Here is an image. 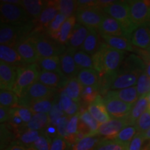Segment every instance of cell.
Wrapping results in <instances>:
<instances>
[{"label": "cell", "instance_id": "obj_52", "mask_svg": "<svg viewBox=\"0 0 150 150\" xmlns=\"http://www.w3.org/2000/svg\"><path fill=\"white\" fill-rule=\"evenodd\" d=\"M68 147V144L65 138L57 136L52 139L50 150H67Z\"/></svg>", "mask_w": 150, "mask_h": 150}, {"label": "cell", "instance_id": "obj_23", "mask_svg": "<svg viewBox=\"0 0 150 150\" xmlns=\"http://www.w3.org/2000/svg\"><path fill=\"white\" fill-rule=\"evenodd\" d=\"M101 36L104 40V42L110 47L122 52L135 51L134 46L133 45L129 37L109 36L105 35H101Z\"/></svg>", "mask_w": 150, "mask_h": 150}, {"label": "cell", "instance_id": "obj_44", "mask_svg": "<svg viewBox=\"0 0 150 150\" xmlns=\"http://www.w3.org/2000/svg\"><path fill=\"white\" fill-rule=\"evenodd\" d=\"M136 88L139 97L150 93V77L145 72L142 73L138 78Z\"/></svg>", "mask_w": 150, "mask_h": 150}, {"label": "cell", "instance_id": "obj_57", "mask_svg": "<svg viewBox=\"0 0 150 150\" xmlns=\"http://www.w3.org/2000/svg\"><path fill=\"white\" fill-rule=\"evenodd\" d=\"M79 108H80L79 103L74 102L72 106L70 107V108L65 112V115L69 117H72V116H74V115H76V114H77L78 112H79Z\"/></svg>", "mask_w": 150, "mask_h": 150}, {"label": "cell", "instance_id": "obj_18", "mask_svg": "<svg viewBox=\"0 0 150 150\" xmlns=\"http://www.w3.org/2000/svg\"><path fill=\"white\" fill-rule=\"evenodd\" d=\"M88 110L90 114L95 118L98 122L102 125L107 122L112 118L106 110V106L104 104V99L102 95H99L93 102L88 106Z\"/></svg>", "mask_w": 150, "mask_h": 150}, {"label": "cell", "instance_id": "obj_16", "mask_svg": "<svg viewBox=\"0 0 150 150\" xmlns=\"http://www.w3.org/2000/svg\"><path fill=\"white\" fill-rule=\"evenodd\" d=\"M74 50H76L67 47L65 53L60 56L61 72L69 79L76 77L80 71V69L77 67L73 57Z\"/></svg>", "mask_w": 150, "mask_h": 150}, {"label": "cell", "instance_id": "obj_61", "mask_svg": "<svg viewBox=\"0 0 150 150\" xmlns=\"http://www.w3.org/2000/svg\"><path fill=\"white\" fill-rule=\"evenodd\" d=\"M144 135V138H145V140H150V129L148 130L147 132L143 134Z\"/></svg>", "mask_w": 150, "mask_h": 150}, {"label": "cell", "instance_id": "obj_60", "mask_svg": "<svg viewBox=\"0 0 150 150\" xmlns=\"http://www.w3.org/2000/svg\"><path fill=\"white\" fill-rule=\"evenodd\" d=\"M1 1L4 3H8V4H18L20 5L21 4L22 1L20 0H1Z\"/></svg>", "mask_w": 150, "mask_h": 150}, {"label": "cell", "instance_id": "obj_4", "mask_svg": "<svg viewBox=\"0 0 150 150\" xmlns=\"http://www.w3.org/2000/svg\"><path fill=\"white\" fill-rule=\"evenodd\" d=\"M40 70L37 64H30L19 67L18 75L13 92L19 98L29 88L38 81Z\"/></svg>", "mask_w": 150, "mask_h": 150}, {"label": "cell", "instance_id": "obj_27", "mask_svg": "<svg viewBox=\"0 0 150 150\" xmlns=\"http://www.w3.org/2000/svg\"><path fill=\"white\" fill-rule=\"evenodd\" d=\"M148 108V99L147 95H143V96L139 97L138 101L135 103L132 108H131L130 112L127 116L128 119L129 125H136L137 120H138L144 112L147 111Z\"/></svg>", "mask_w": 150, "mask_h": 150}, {"label": "cell", "instance_id": "obj_22", "mask_svg": "<svg viewBox=\"0 0 150 150\" xmlns=\"http://www.w3.org/2000/svg\"><path fill=\"white\" fill-rule=\"evenodd\" d=\"M104 42L99 32H97L96 29H89L88 35L80 50L92 56L98 51Z\"/></svg>", "mask_w": 150, "mask_h": 150}, {"label": "cell", "instance_id": "obj_51", "mask_svg": "<svg viewBox=\"0 0 150 150\" xmlns=\"http://www.w3.org/2000/svg\"><path fill=\"white\" fill-rule=\"evenodd\" d=\"M73 102H73L72 99L67 95L64 90H63L59 95V104L60 108L65 112L70 108V106L72 105Z\"/></svg>", "mask_w": 150, "mask_h": 150}, {"label": "cell", "instance_id": "obj_49", "mask_svg": "<svg viewBox=\"0 0 150 150\" xmlns=\"http://www.w3.org/2000/svg\"><path fill=\"white\" fill-rule=\"evenodd\" d=\"M80 113L78 112L77 114L74 115L72 117H70L67 126V132L68 134V137L74 136L78 132L79 122ZM67 137V138H68ZM66 139V138H65Z\"/></svg>", "mask_w": 150, "mask_h": 150}, {"label": "cell", "instance_id": "obj_46", "mask_svg": "<svg viewBox=\"0 0 150 150\" xmlns=\"http://www.w3.org/2000/svg\"><path fill=\"white\" fill-rule=\"evenodd\" d=\"M11 112L19 116L25 124L29 123L33 115H34L29 108L24 107V106H18V107L11 108Z\"/></svg>", "mask_w": 150, "mask_h": 150}, {"label": "cell", "instance_id": "obj_24", "mask_svg": "<svg viewBox=\"0 0 150 150\" xmlns=\"http://www.w3.org/2000/svg\"><path fill=\"white\" fill-rule=\"evenodd\" d=\"M113 97L120 100L126 102L127 104L134 105L139 99L136 86L127 88L120 90L108 91L104 97Z\"/></svg>", "mask_w": 150, "mask_h": 150}, {"label": "cell", "instance_id": "obj_55", "mask_svg": "<svg viewBox=\"0 0 150 150\" xmlns=\"http://www.w3.org/2000/svg\"><path fill=\"white\" fill-rule=\"evenodd\" d=\"M44 134L49 137V138L53 139L55 137L59 136L57 127L54 126V125H52L51 124H50V125L44 129Z\"/></svg>", "mask_w": 150, "mask_h": 150}, {"label": "cell", "instance_id": "obj_48", "mask_svg": "<svg viewBox=\"0 0 150 150\" xmlns=\"http://www.w3.org/2000/svg\"><path fill=\"white\" fill-rule=\"evenodd\" d=\"M52 141V138L42 134L38 138L31 147L33 150H50Z\"/></svg>", "mask_w": 150, "mask_h": 150}, {"label": "cell", "instance_id": "obj_56", "mask_svg": "<svg viewBox=\"0 0 150 150\" xmlns=\"http://www.w3.org/2000/svg\"><path fill=\"white\" fill-rule=\"evenodd\" d=\"M4 150H33L31 147H26L18 142V140H15L8 146V147L6 148Z\"/></svg>", "mask_w": 150, "mask_h": 150}, {"label": "cell", "instance_id": "obj_50", "mask_svg": "<svg viewBox=\"0 0 150 150\" xmlns=\"http://www.w3.org/2000/svg\"><path fill=\"white\" fill-rule=\"evenodd\" d=\"M145 141L143 134L138 132L129 144L128 150H143V144Z\"/></svg>", "mask_w": 150, "mask_h": 150}, {"label": "cell", "instance_id": "obj_37", "mask_svg": "<svg viewBox=\"0 0 150 150\" xmlns=\"http://www.w3.org/2000/svg\"><path fill=\"white\" fill-rule=\"evenodd\" d=\"M1 106L9 108L19 106V97L12 91L1 90L0 92Z\"/></svg>", "mask_w": 150, "mask_h": 150}, {"label": "cell", "instance_id": "obj_59", "mask_svg": "<svg viewBox=\"0 0 150 150\" xmlns=\"http://www.w3.org/2000/svg\"><path fill=\"white\" fill-rule=\"evenodd\" d=\"M78 7L81 6H95V1L92 0H79L77 1Z\"/></svg>", "mask_w": 150, "mask_h": 150}, {"label": "cell", "instance_id": "obj_45", "mask_svg": "<svg viewBox=\"0 0 150 150\" xmlns=\"http://www.w3.org/2000/svg\"><path fill=\"white\" fill-rule=\"evenodd\" d=\"M138 132L145 134L150 129V112H144L137 120L136 125Z\"/></svg>", "mask_w": 150, "mask_h": 150}, {"label": "cell", "instance_id": "obj_40", "mask_svg": "<svg viewBox=\"0 0 150 150\" xmlns=\"http://www.w3.org/2000/svg\"><path fill=\"white\" fill-rule=\"evenodd\" d=\"M66 19L67 18L63 14L59 13L54 19L53 21L50 23L48 29H47V34L50 35L54 40H58L60 30Z\"/></svg>", "mask_w": 150, "mask_h": 150}, {"label": "cell", "instance_id": "obj_19", "mask_svg": "<svg viewBox=\"0 0 150 150\" xmlns=\"http://www.w3.org/2000/svg\"><path fill=\"white\" fill-rule=\"evenodd\" d=\"M130 39L134 47L140 50H147L150 46V24L137 27L131 33Z\"/></svg>", "mask_w": 150, "mask_h": 150}, {"label": "cell", "instance_id": "obj_35", "mask_svg": "<svg viewBox=\"0 0 150 150\" xmlns=\"http://www.w3.org/2000/svg\"><path fill=\"white\" fill-rule=\"evenodd\" d=\"M42 134H44V131L27 129L17 137L16 140H18V142H20V143L26 147H31L33 144L36 141L38 138Z\"/></svg>", "mask_w": 150, "mask_h": 150}, {"label": "cell", "instance_id": "obj_10", "mask_svg": "<svg viewBox=\"0 0 150 150\" xmlns=\"http://www.w3.org/2000/svg\"><path fill=\"white\" fill-rule=\"evenodd\" d=\"M59 13L57 1H48L47 5L41 13L40 16L35 20H33L34 24V29L33 32L41 33L44 31V30L47 29L50 23Z\"/></svg>", "mask_w": 150, "mask_h": 150}, {"label": "cell", "instance_id": "obj_53", "mask_svg": "<svg viewBox=\"0 0 150 150\" xmlns=\"http://www.w3.org/2000/svg\"><path fill=\"white\" fill-rule=\"evenodd\" d=\"M69 119L70 117H67V116L65 115L64 117L61 119V120L60 121L59 125H57V130H58V134L59 136H60L63 138H67L68 137V134L67 132V123H68Z\"/></svg>", "mask_w": 150, "mask_h": 150}, {"label": "cell", "instance_id": "obj_13", "mask_svg": "<svg viewBox=\"0 0 150 150\" xmlns=\"http://www.w3.org/2000/svg\"><path fill=\"white\" fill-rule=\"evenodd\" d=\"M18 75V67L0 61V88L1 90L13 91Z\"/></svg>", "mask_w": 150, "mask_h": 150}, {"label": "cell", "instance_id": "obj_33", "mask_svg": "<svg viewBox=\"0 0 150 150\" xmlns=\"http://www.w3.org/2000/svg\"><path fill=\"white\" fill-rule=\"evenodd\" d=\"M76 18L74 16L70 17V18H67L64 22V23L62 25L61 29L60 30L59 38H58V41L60 44L67 45V42H68L69 38L72 33L73 28L76 24Z\"/></svg>", "mask_w": 150, "mask_h": 150}, {"label": "cell", "instance_id": "obj_14", "mask_svg": "<svg viewBox=\"0 0 150 150\" xmlns=\"http://www.w3.org/2000/svg\"><path fill=\"white\" fill-rule=\"evenodd\" d=\"M69 79L62 72L40 71L38 81L51 88L59 90L64 89Z\"/></svg>", "mask_w": 150, "mask_h": 150}, {"label": "cell", "instance_id": "obj_42", "mask_svg": "<svg viewBox=\"0 0 150 150\" xmlns=\"http://www.w3.org/2000/svg\"><path fill=\"white\" fill-rule=\"evenodd\" d=\"M129 145L112 139H104L94 150H128Z\"/></svg>", "mask_w": 150, "mask_h": 150}, {"label": "cell", "instance_id": "obj_25", "mask_svg": "<svg viewBox=\"0 0 150 150\" xmlns=\"http://www.w3.org/2000/svg\"><path fill=\"white\" fill-rule=\"evenodd\" d=\"M76 78L83 87H93L99 92L100 75L95 69L80 70Z\"/></svg>", "mask_w": 150, "mask_h": 150}, {"label": "cell", "instance_id": "obj_54", "mask_svg": "<svg viewBox=\"0 0 150 150\" xmlns=\"http://www.w3.org/2000/svg\"><path fill=\"white\" fill-rule=\"evenodd\" d=\"M11 116V108L0 106V122H1V124L8 122Z\"/></svg>", "mask_w": 150, "mask_h": 150}, {"label": "cell", "instance_id": "obj_43", "mask_svg": "<svg viewBox=\"0 0 150 150\" xmlns=\"http://www.w3.org/2000/svg\"><path fill=\"white\" fill-rule=\"evenodd\" d=\"M15 140L16 138L14 133L11 132L4 123L1 124V149H5Z\"/></svg>", "mask_w": 150, "mask_h": 150}, {"label": "cell", "instance_id": "obj_5", "mask_svg": "<svg viewBox=\"0 0 150 150\" xmlns=\"http://www.w3.org/2000/svg\"><path fill=\"white\" fill-rule=\"evenodd\" d=\"M56 91L57 90L51 88L39 81L35 82L19 98V106L29 108L35 101L54 99L56 95Z\"/></svg>", "mask_w": 150, "mask_h": 150}, {"label": "cell", "instance_id": "obj_26", "mask_svg": "<svg viewBox=\"0 0 150 150\" xmlns=\"http://www.w3.org/2000/svg\"><path fill=\"white\" fill-rule=\"evenodd\" d=\"M140 76V74L136 73H117L110 87V91L127 88L135 86L137 84Z\"/></svg>", "mask_w": 150, "mask_h": 150}, {"label": "cell", "instance_id": "obj_28", "mask_svg": "<svg viewBox=\"0 0 150 150\" xmlns=\"http://www.w3.org/2000/svg\"><path fill=\"white\" fill-rule=\"evenodd\" d=\"M48 1L41 0H22L21 5L31 18L35 20L40 16L47 5Z\"/></svg>", "mask_w": 150, "mask_h": 150}, {"label": "cell", "instance_id": "obj_39", "mask_svg": "<svg viewBox=\"0 0 150 150\" xmlns=\"http://www.w3.org/2000/svg\"><path fill=\"white\" fill-rule=\"evenodd\" d=\"M138 133L136 127L135 125H128L125 127L117 135L115 139L116 141L121 142L125 145H129L131 140L134 139L135 136Z\"/></svg>", "mask_w": 150, "mask_h": 150}, {"label": "cell", "instance_id": "obj_63", "mask_svg": "<svg viewBox=\"0 0 150 150\" xmlns=\"http://www.w3.org/2000/svg\"><path fill=\"white\" fill-rule=\"evenodd\" d=\"M147 99H148V108L147 111L150 112V93L147 95Z\"/></svg>", "mask_w": 150, "mask_h": 150}, {"label": "cell", "instance_id": "obj_8", "mask_svg": "<svg viewBox=\"0 0 150 150\" xmlns=\"http://www.w3.org/2000/svg\"><path fill=\"white\" fill-rule=\"evenodd\" d=\"M133 23L136 28L150 24V1H127Z\"/></svg>", "mask_w": 150, "mask_h": 150}, {"label": "cell", "instance_id": "obj_9", "mask_svg": "<svg viewBox=\"0 0 150 150\" xmlns=\"http://www.w3.org/2000/svg\"><path fill=\"white\" fill-rule=\"evenodd\" d=\"M15 49L28 65L36 64L40 59L35 47L32 33L27 37L20 39L16 43Z\"/></svg>", "mask_w": 150, "mask_h": 150}, {"label": "cell", "instance_id": "obj_21", "mask_svg": "<svg viewBox=\"0 0 150 150\" xmlns=\"http://www.w3.org/2000/svg\"><path fill=\"white\" fill-rule=\"evenodd\" d=\"M89 33V29L79 23H76L73 28L71 35L67 43V48L80 50Z\"/></svg>", "mask_w": 150, "mask_h": 150}, {"label": "cell", "instance_id": "obj_1", "mask_svg": "<svg viewBox=\"0 0 150 150\" xmlns=\"http://www.w3.org/2000/svg\"><path fill=\"white\" fill-rule=\"evenodd\" d=\"M92 59L94 69L102 76L106 73L117 72L125 60V52L110 47L104 42Z\"/></svg>", "mask_w": 150, "mask_h": 150}, {"label": "cell", "instance_id": "obj_31", "mask_svg": "<svg viewBox=\"0 0 150 150\" xmlns=\"http://www.w3.org/2000/svg\"><path fill=\"white\" fill-rule=\"evenodd\" d=\"M83 86L76 77L69 79L66 86L63 89L66 94L72 99L73 102H79L83 91Z\"/></svg>", "mask_w": 150, "mask_h": 150}, {"label": "cell", "instance_id": "obj_17", "mask_svg": "<svg viewBox=\"0 0 150 150\" xmlns=\"http://www.w3.org/2000/svg\"><path fill=\"white\" fill-rule=\"evenodd\" d=\"M98 31L101 35L109 36H127L120 24L108 15H106L103 19L98 28Z\"/></svg>", "mask_w": 150, "mask_h": 150}, {"label": "cell", "instance_id": "obj_20", "mask_svg": "<svg viewBox=\"0 0 150 150\" xmlns=\"http://www.w3.org/2000/svg\"><path fill=\"white\" fill-rule=\"evenodd\" d=\"M0 59L1 61L18 68L28 65L22 59L16 49L4 45H0Z\"/></svg>", "mask_w": 150, "mask_h": 150}, {"label": "cell", "instance_id": "obj_2", "mask_svg": "<svg viewBox=\"0 0 150 150\" xmlns=\"http://www.w3.org/2000/svg\"><path fill=\"white\" fill-rule=\"evenodd\" d=\"M104 13L108 15L120 24L127 36L130 38L131 33L136 29L130 14L127 1H115L111 5L103 9Z\"/></svg>", "mask_w": 150, "mask_h": 150}, {"label": "cell", "instance_id": "obj_62", "mask_svg": "<svg viewBox=\"0 0 150 150\" xmlns=\"http://www.w3.org/2000/svg\"><path fill=\"white\" fill-rule=\"evenodd\" d=\"M146 65H147V66H146V69H145V72L150 77V62L149 63H147V64Z\"/></svg>", "mask_w": 150, "mask_h": 150}, {"label": "cell", "instance_id": "obj_58", "mask_svg": "<svg viewBox=\"0 0 150 150\" xmlns=\"http://www.w3.org/2000/svg\"><path fill=\"white\" fill-rule=\"evenodd\" d=\"M115 1H113V0H97V1H95V6L103 10L108 6L111 5Z\"/></svg>", "mask_w": 150, "mask_h": 150}, {"label": "cell", "instance_id": "obj_7", "mask_svg": "<svg viewBox=\"0 0 150 150\" xmlns=\"http://www.w3.org/2000/svg\"><path fill=\"white\" fill-rule=\"evenodd\" d=\"M0 2L1 23L20 24L31 21V18L21 5Z\"/></svg>", "mask_w": 150, "mask_h": 150}, {"label": "cell", "instance_id": "obj_30", "mask_svg": "<svg viewBox=\"0 0 150 150\" xmlns=\"http://www.w3.org/2000/svg\"><path fill=\"white\" fill-rule=\"evenodd\" d=\"M40 71L62 72L61 70L60 56L50 58H40L36 63Z\"/></svg>", "mask_w": 150, "mask_h": 150}, {"label": "cell", "instance_id": "obj_34", "mask_svg": "<svg viewBox=\"0 0 150 150\" xmlns=\"http://www.w3.org/2000/svg\"><path fill=\"white\" fill-rule=\"evenodd\" d=\"M73 57L76 65L80 70L82 69H94L92 56L81 50H74Z\"/></svg>", "mask_w": 150, "mask_h": 150}, {"label": "cell", "instance_id": "obj_29", "mask_svg": "<svg viewBox=\"0 0 150 150\" xmlns=\"http://www.w3.org/2000/svg\"><path fill=\"white\" fill-rule=\"evenodd\" d=\"M104 139L99 135L87 136L72 145L71 150H94Z\"/></svg>", "mask_w": 150, "mask_h": 150}, {"label": "cell", "instance_id": "obj_6", "mask_svg": "<svg viewBox=\"0 0 150 150\" xmlns=\"http://www.w3.org/2000/svg\"><path fill=\"white\" fill-rule=\"evenodd\" d=\"M106 14L102 9L95 6L78 7L76 18L79 23L88 29H97Z\"/></svg>", "mask_w": 150, "mask_h": 150}, {"label": "cell", "instance_id": "obj_12", "mask_svg": "<svg viewBox=\"0 0 150 150\" xmlns=\"http://www.w3.org/2000/svg\"><path fill=\"white\" fill-rule=\"evenodd\" d=\"M106 110L112 118H122L130 112L134 105L127 104L113 97H103Z\"/></svg>", "mask_w": 150, "mask_h": 150}, {"label": "cell", "instance_id": "obj_41", "mask_svg": "<svg viewBox=\"0 0 150 150\" xmlns=\"http://www.w3.org/2000/svg\"><path fill=\"white\" fill-rule=\"evenodd\" d=\"M79 119L83 123H85L86 126L90 129L91 136L97 135V131H98L99 126H100V124L90 114L88 110H86L83 112H81Z\"/></svg>", "mask_w": 150, "mask_h": 150}, {"label": "cell", "instance_id": "obj_32", "mask_svg": "<svg viewBox=\"0 0 150 150\" xmlns=\"http://www.w3.org/2000/svg\"><path fill=\"white\" fill-rule=\"evenodd\" d=\"M50 124L49 114L36 113L33 115L32 118L29 123L26 125L27 129L36 131H44Z\"/></svg>", "mask_w": 150, "mask_h": 150}, {"label": "cell", "instance_id": "obj_47", "mask_svg": "<svg viewBox=\"0 0 150 150\" xmlns=\"http://www.w3.org/2000/svg\"><path fill=\"white\" fill-rule=\"evenodd\" d=\"M99 93L98 90L94 88L93 87H83L81 99L85 104H91L98 96Z\"/></svg>", "mask_w": 150, "mask_h": 150}, {"label": "cell", "instance_id": "obj_3", "mask_svg": "<svg viewBox=\"0 0 150 150\" xmlns=\"http://www.w3.org/2000/svg\"><path fill=\"white\" fill-rule=\"evenodd\" d=\"M32 35L40 58L61 56L66 51L65 45L60 44L59 41L54 40L47 34L32 32Z\"/></svg>", "mask_w": 150, "mask_h": 150}, {"label": "cell", "instance_id": "obj_36", "mask_svg": "<svg viewBox=\"0 0 150 150\" xmlns=\"http://www.w3.org/2000/svg\"><path fill=\"white\" fill-rule=\"evenodd\" d=\"M57 7L60 13L63 14L66 18L74 16V13L78 9L77 1L74 0H59Z\"/></svg>", "mask_w": 150, "mask_h": 150}, {"label": "cell", "instance_id": "obj_64", "mask_svg": "<svg viewBox=\"0 0 150 150\" xmlns=\"http://www.w3.org/2000/svg\"><path fill=\"white\" fill-rule=\"evenodd\" d=\"M146 50V51H147V54H148V56H149V59H150V46L147 49V50Z\"/></svg>", "mask_w": 150, "mask_h": 150}, {"label": "cell", "instance_id": "obj_11", "mask_svg": "<svg viewBox=\"0 0 150 150\" xmlns=\"http://www.w3.org/2000/svg\"><path fill=\"white\" fill-rule=\"evenodd\" d=\"M128 125H130L127 116L122 118H112L107 122L100 125L97 135L106 139H115L117 135Z\"/></svg>", "mask_w": 150, "mask_h": 150}, {"label": "cell", "instance_id": "obj_15", "mask_svg": "<svg viewBox=\"0 0 150 150\" xmlns=\"http://www.w3.org/2000/svg\"><path fill=\"white\" fill-rule=\"evenodd\" d=\"M146 66L145 63L139 56L131 54L124 60L117 73H136L141 75L145 72Z\"/></svg>", "mask_w": 150, "mask_h": 150}, {"label": "cell", "instance_id": "obj_38", "mask_svg": "<svg viewBox=\"0 0 150 150\" xmlns=\"http://www.w3.org/2000/svg\"><path fill=\"white\" fill-rule=\"evenodd\" d=\"M54 98L35 101V102H33L32 104L30 105L29 108L32 111L33 114H49L52 110V107H53Z\"/></svg>", "mask_w": 150, "mask_h": 150}]
</instances>
